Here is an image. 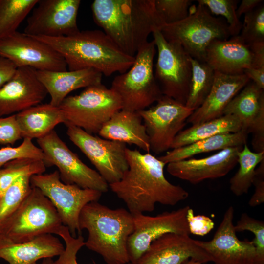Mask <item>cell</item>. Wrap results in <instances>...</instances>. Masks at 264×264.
<instances>
[{
    "label": "cell",
    "mask_w": 264,
    "mask_h": 264,
    "mask_svg": "<svg viewBox=\"0 0 264 264\" xmlns=\"http://www.w3.org/2000/svg\"><path fill=\"white\" fill-rule=\"evenodd\" d=\"M128 169L118 181L109 185L132 215L153 211L156 203L173 206L186 199L189 193L165 177L166 165L149 153L126 149Z\"/></svg>",
    "instance_id": "6da1fadb"
},
{
    "label": "cell",
    "mask_w": 264,
    "mask_h": 264,
    "mask_svg": "<svg viewBox=\"0 0 264 264\" xmlns=\"http://www.w3.org/2000/svg\"><path fill=\"white\" fill-rule=\"evenodd\" d=\"M93 19L125 54L135 57L149 35L165 25L154 0H95Z\"/></svg>",
    "instance_id": "7a4b0ae2"
},
{
    "label": "cell",
    "mask_w": 264,
    "mask_h": 264,
    "mask_svg": "<svg viewBox=\"0 0 264 264\" xmlns=\"http://www.w3.org/2000/svg\"><path fill=\"white\" fill-rule=\"evenodd\" d=\"M32 37L60 53L69 71L92 68L108 77L116 72H126L135 60V57L125 54L104 32L99 30L79 31L58 37Z\"/></svg>",
    "instance_id": "3957f363"
},
{
    "label": "cell",
    "mask_w": 264,
    "mask_h": 264,
    "mask_svg": "<svg viewBox=\"0 0 264 264\" xmlns=\"http://www.w3.org/2000/svg\"><path fill=\"white\" fill-rule=\"evenodd\" d=\"M79 226L81 231L86 229L88 233L85 246L100 255L107 264L130 263L127 242L134 230V221L128 210L91 202L82 209Z\"/></svg>",
    "instance_id": "277c9868"
},
{
    "label": "cell",
    "mask_w": 264,
    "mask_h": 264,
    "mask_svg": "<svg viewBox=\"0 0 264 264\" xmlns=\"http://www.w3.org/2000/svg\"><path fill=\"white\" fill-rule=\"evenodd\" d=\"M63 225L56 208L37 187L0 224V238L12 243L30 241L46 234H57Z\"/></svg>",
    "instance_id": "5b68a950"
},
{
    "label": "cell",
    "mask_w": 264,
    "mask_h": 264,
    "mask_svg": "<svg viewBox=\"0 0 264 264\" xmlns=\"http://www.w3.org/2000/svg\"><path fill=\"white\" fill-rule=\"evenodd\" d=\"M156 51L154 41L147 42L135 55L132 66L113 79L110 88L119 96L122 110L139 111L162 96L154 73Z\"/></svg>",
    "instance_id": "8992f818"
},
{
    "label": "cell",
    "mask_w": 264,
    "mask_h": 264,
    "mask_svg": "<svg viewBox=\"0 0 264 264\" xmlns=\"http://www.w3.org/2000/svg\"><path fill=\"white\" fill-rule=\"evenodd\" d=\"M197 2L193 13L179 22L164 25L160 31L167 41L179 44L191 57L205 62L206 49L213 41L231 36L224 19L214 16L204 5Z\"/></svg>",
    "instance_id": "52a82bcc"
},
{
    "label": "cell",
    "mask_w": 264,
    "mask_h": 264,
    "mask_svg": "<svg viewBox=\"0 0 264 264\" xmlns=\"http://www.w3.org/2000/svg\"><path fill=\"white\" fill-rule=\"evenodd\" d=\"M66 126L90 133H98L102 126L122 109L121 100L112 89L102 83L86 88L79 94L66 97L59 106Z\"/></svg>",
    "instance_id": "ba28073f"
},
{
    "label": "cell",
    "mask_w": 264,
    "mask_h": 264,
    "mask_svg": "<svg viewBox=\"0 0 264 264\" xmlns=\"http://www.w3.org/2000/svg\"><path fill=\"white\" fill-rule=\"evenodd\" d=\"M152 34L157 51L154 73L161 93L185 105L192 75L191 57L179 44L167 41L160 30Z\"/></svg>",
    "instance_id": "9c48e42d"
},
{
    "label": "cell",
    "mask_w": 264,
    "mask_h": 264,
    "mask_svg": "<svg viewBox=\"0 0 264 264\" xmlns=\"http://www.w3.org/2000/svg\"><path fill=\"white\" fill-rule=\"evenodd\" d=\"M31 186L39 189L56 208L63 225L76 237L81 234L79 217L83 207L91 202L98 201L102 193L93 189L82 188L75 184L63 183L58 170L46 174L32 176Z\"/></svg>",
    "instance_id": "30bf717a"
},
{
    "label": "cell",
    "mask_w": 264,
    "mask_h": 264,
    "mask_svg": "<svg viewBox=\"0 0 264 264\" xmlns=\"http://www.w3.org/2000/svg\"><path fill=\"white\" fill-rule=\"evenodd\" d=\"M44 154L46 167L56 166L64 183L105 193L109 184L95 170L83 162L59 137L55 130L37 139Z\"/></svg>",
    "instance_id": "8fae6325"
},
{
    "label": "cell",
    "mask_w": 264,
    "mask_h": 264,
    "mask_svg": "<svg viewBox=\"0 0 264 264\" xmlns=\"http://www.w3.org/2000/svg\"><path fill=\"white\" fill-rule=\"evenodd\" d=\"M155 103L138 112L146 128L150 151L160 154L171 148L175 138L194 110L163 95Z\"/></svg>",
    "instance_id": "7c38bea8"
},
{
    "label": "cell",
    "mask_w": 264,
    "mask_h": 264,
    "mask_svg": "<svg viewBox=\"0 0 264 264\" xmlns=\"http://www.w3.org/2000/svg\"><path fill=\"white\" fill-rule=\"evenodd\" d=\"M66 133L110 185L120 180L128 169L125 143L100 138L81 128L67 126Z\"/></svg>",
    "instance_id": "4fadbf2b"
},
{
    "label": "cell",
    "mask_w": 264,
    "mask_h": 264,
    "mask_svg": "<svg viewBox=\"0 0 264 264\" xmlns=\"http://www.w3.org/2000/svg\"><path fill=\"white\" fill-rule=\"evenodd\" d=\"M189 206L154 216L133 215L134 230L128 239L127 250L130 262L136 264L148 250L151 243L167 233L189 235L186 219Z\"/></svg>",
    "instance_id": "5bb4252c"
},
{
    "label": "cell",
    "mask_w": 264,
    "mask_h": 264,
    "mask_svg": "<svg viewBox=\"0 0 264 264\" xmlns=\"http://www.w3.org/2000/svg\"><path fill=\"white\" fill-rule=\"evenodd\" d=\"M0 55L10 60L17 67L27 66L42 71L67 70L65 59L54 49L18 31L0 40Z\"/></svg>",
    "instance_id": "9a60e30c"
},
{
    "label": "cell",
    "mask_w": 264,
    "mask_h": 264,
    "mask_svg": "<svg viewBox=\"0 0 264 264\" xmlns=\"http://www.w3.org/2000/svg\"><path fill=\"white\" fill-rule=\"evenodd\" d=\"M80 3V0H39L27 19L24 33L58 37L78 32L77 18Z\"/></svg>",
    "instance_id": "2e32d148"
},
{
    "label": "cell",
    "mask_w": 264,
    "mask_h": 264,
    "mask_svg": "<svg viewBox=\"0 0 264 264\" xmlns=\"http://www.w3.org/2000/svg\"><path fill=\"white\" fill-rule=\"evenodd\" d=\"M234 209L229 206L209 241L195 240L211 257L215 264H254L255 248L252 241L240 240L233 222Z\"/></svg>",
    "instance_id": "e0dca14e"
},
{
    "label": "cell",
    "mask_w": 264,
    "mask_h": 264,
    "mask_svg": "<svg viewBox=\"0 0 264 264\" xmlns=\"http://www.w3.org/2000/svg\"><path fill=\"white\" fill-rule=\"evenodd\" d=\"M47 94L36 69L17 67L11 78L0 88V117L41 104Z\"/></svg>",
    "instance_id": "ac0fdd59"
},
{
    "label": "cell",
    "mask_w": 264,
    "mask_h": 264,
    "mask_svg": "<svg viewBox=\"0 0 264 264\" xmlns=\"http://www.w3.org/2000/svg\"><path fill=\"white\" fill-rule=\"evenodd\" d=\"M243 146L226 148L202 158L170 162L167 164V171L172 176L194 184L205 179L220 178L237 165L238 154Z\"/></svg>",
    "instance_id": "d6986e66"
},
{
    "label": "cell",
    "mask_w": 264,
    "mask_h": 264,
    "mask_svg": "<svg viewBox=\"0 0 264 264\" xmlns=\"http://www.w3.org/2000/svg\"><path fill=\"white\" fill-rule=\"evenodd\" d=\"M189 235L166 233L154 241L135 264H183L190 259L202 264L212 262L209 255Z\"/></svg>",
    "instance_id": "ffe728a7"
},
{
    "label": "cell",
    "mask_w": 264,
    "mask_h": 264,
    "mask_svg": "<svg viewBox=\"0 0 264 264\" xmlns=\"http://www.w3.org/2000/svg\"><path fill=\"white\" fill-rule=\"evenodd\" d=\"M205 62L215 71L228 75H242L247 68H256L254 53L239 35L213 41L206 49Z\"/></svg>",
    "instance_id": "44dd1931"
},
{
    "label": "cell",
    "mask_w": 264,
    "mask_h": 264,
    "mask_svg": "<svg viewBox=\"0 0 264 264\" xmlns=\"http://www.w3.org/2000/svg\"><path fill=\"white\" fill-rule=\"evenodd\" d=\"M249 81L244 74L228 75L215 71L210 92L203 104L189 117L187 122L194 125L223 115L227 105Z\"/></svg>",
    "instance_id": "7402d4cb"
},
{
    "label": "cell",
    "mask_w": 264,
    "mask_h": 264,
    "mask_svg": "<svg viewBox=\"0 0 264 264\" xmlns=\"http://www.w3.org/2000/svg\"><path fill=\"white\" fill-rule=\"evenodd\" d=\"M64 248L60 240L51 234L21 243H12L0 238V259L8 264H37L40 259L59 256Z\"/></svg>",
    "instance_id": "603a6c76"
},
{
    "label": "cell",
    "mask_w": 264,
    "mask_h": 264,
    "mask_svg": "<svg viewBox=\"0 0 264 264\" xmlns=\"http://www.w3.org/2000/svg\"><path fill=\"white\" fill-rule=\"evenodd\" d=\"M39 81L50 95V104L59 107L73 90L101 83L102 74L88 68L74 71L36 70Z\"/></svg>",
    "instance_id": "cb8c5ba5"
},
{
    "label": "cell",
    "mask_w": 264,
    "mask_h": 264,
    "mask_svg": "<svg viewBox=\"0 0 264 264\" xmlns=\"http://www.w3.org/2000/svg\"><path fill=\"white\" fill-rule=\"evenodd\" d=\"M98 134L103 138L133 144L149 153L148 136L138 111L121 109L102 126Z\"/></svg>",
    "instance_id": "d4e9b609"
},
{
    "label": "cell",
    "mask_w": 264,
    "mask_h": 264,
    "mask_svg": "<svg viewBox=\"0 0 264 264\" xmlns=\"http://www.w3.org/2000/svg\"><path fill=\"white\" fill-rule=\"evenodd\" d=\"M21 137L37 139L45 135L60 123L65 122L59 107L50 103L39 104L16 114Z\"/></svg>",
    "instance_id": "484cf974"
},
{
    "label": "cell",
    "mask_w": 264,
    "mask_h": 264,
    "mask_svg": "<svg viewBox=\"0 0 264 264\" xmlns=\"http://www.w3.org/2000/svg\"><path fill=\"white\" fill-rule=\"evenodd\" d=\"M224 114L236 117L242 130L248 133L256 121L264 116V89L250 80L226 107Z\"/></svg>",
    "instance_id": "4316f807"
},
{
    "label": "cell",
    "mask_w": 264,
    "mask_h": 264,
    "mask_svg": "<svg viewBox=\"0 0 264 264\" xmlns=\"http://www.w3.org/2000/svg\"><path fill=\"white\" fill-rule=\"evenodd\" d=\"M247 132L243 130L234 133L217 134L189 145L173 149L158 158L165 164L190 158L201 153L221 150L230 147L243 146L246 144Z\"/></svg>",
    "instance_id": "83f0119b"
},
{
    "label": "cell",
    "mask_w": 264,
    "mask_h": 264,
    "mask_svg": "<svg viewBox=\"0 0 264 264\" xmlns=\"http://www.w3.org/2000/svg\"><path fill=\"white\" fill-rule=\"evenodd\" d=\"M242 130L241 122L236 117L224 114L213 119L192 125L189 128L180 131L175 138L171 148H179L217 134L237 132Z\"/></svg>",
    "instance_id": "f1b7e54d"
},
{
    "label": "cell",
    "mask_w": 264,
    "mask_h": 264,
    "mask_svg": "<svg viewBox=\"0 0 264 264\" xmlns=\"http://www.w3.org/2000/svg\"><path fill=\"white\" fill-rule=\"evenodd\" d=\"M264 159V152H252L247 144L243 145L238 156L239 168L230 179V189L236 196L248 193L253 184L256 169Z\"/></svg>",
    "instance_id": "f546056e"
},
{
    "label": "cell",
    "mask_w": 264,
    "mask_h": 264,
    "mask_svg": "<svg viewBox=\"0 0 264 264\" xmlns=\"http://www.w3.org/2000/svg\"><path fill=\"white\" fill-rule=\"evenodd\" d=\"M192 75L185 106L196 110L204 102L212 88L215 71L206 62L192 57Z\"/></svg>",
    "instance_id": "4dcf8cb0"
},
{
    "label": "cell",
    "mask_w": 264,
    "mask_h": 264,
    "mask_svg": "<svg viewBox=\"0 0 264 264\" xmlns=\"http://www.w3.org/2000/svg\"><path fill=\"white\" fill-rule=\"evenodd\" d=\"M39 0H0V40L15 32Z\"/></svg>",
    "instance_id": "1f68e13d"
},
{
    "label": "cell",
    "mask_w": 264,
    "mask_h": 264,
    "mask_svg": "<svg viewBox=\"0 0 264 264\" xmlns=\"http://www.w3.org/2000/svg\"><path fill=\"white\" fill-rule=\"evenodd\" d=\"M0 169V193L1 196L6 190L18 178L43 174L46 166L43 160L20 158L10 161Z\"/></svg>",
    "instance_id": "d6a6232c"
},
{
    "label": "cell",
    "mask_w": 264,
    "mask_h": 264,
    "mask_svg": "<svg viewBox=\"0 0 264 264\" xmlns=\"http://www.w3.org/2000/svg\"><path fill=\"white\" fill-rule=\"evenodd\" d=\"M30 176L17 179L4 192L0 201V224L20 205L31 189Z\"/></svg>",
    "instance_id": "836d02e7"
},
{
    "label": "cell",
    "mask_w": 264,
    "mask_h": 264,
    "mask_svg": "<svg viewBox=\"0 0 264 264\" xmlns=\"http://www.w3.org/2000/svg\"><path fill=\"white\" fill-rule=\"evenodd\" d=\"M239 36L249 46L264 43V3L252 11L244 14Z\"/></svg>",
    "instance_id": "e575fe53"
},
{
    "label": "cell",
    "mask_w": 264,
    "mask_h": 264,
    "mask_svg": "<svg viewBox=\"0 0 264 264\" xmlns=\"http://www.w3.org/2000/svg\"><path fill=\"white\" fill-rule=\"evenodd\" d=\"M197 2L204 5L211 13L224 18L231 36L238 35L242 23L236 13L239 0H198Z\"/></svg>",
    "instance_id": "d590c367"
},
{
    "label": "cell",
    "mask_w": 264,
    "mask_h": 264,
    "mask_svg": "<svg viewBox=\"0 0 264 264\" xmlns=\"http://www.w3.org/2000/svg\"><path fill=\"white\" fill-rule=\"evenodd\" d=\"M236 232L249 231L255 237L253 243L255 248L254 264H264V222L256 220L247 213L241 215L240 220L234 225Z\"/></svg>",
    "instance_id": "8d00e7d4"
},
{
    "label": "cell",
    "mask_w": 264,
    "mask_h": 264,
    "mask_svg": "<svg viewBox=\"0 0 264 264\" xmlns=\"http://www.w3.org/2000/svg\"><path fill=\"white\" fill-rule=\"evenodd\" d=\"M192 3L190 0H154V6L165 25H168L188 17Z\"/></svg>",
    "instance_id": "74e56055"
},
{
    "label": "cell",
    "mask_w": 264,
    "mask_h": 264,
    "mask_svg": "<svg viewBox=\"0 0 264 264\" xmlns=\"http://www.w3.org/2000/svg\"><path fill=\"white\" fill-rule=\"evenodd\" d=\"M20 158H30L44 161V154L40 147L35 145L31 139L24 138L23 142L16 147H5L0 149V169L5 164Z\"/></svg>",
    "instance_id": "f35d334b"
},
{
    "label": "cell",
    "mask_w": 264,
    "mask_h": 264,
    "mask_svg": "<svg viewBox=\"0 0 264 264\" xmlns=\"http://www.w3.org/2000/svg\"><path fill=\"white\" fill-rule=\"evenodd\" d=\"M65 243L64 250L54 261V264H78L77 254L79 250L85 246L84 237L81 234L77 237L72 236L68 228L62 225L57 233ZM93 264H96L94 263Z\"/></svg>",
    "instance_id": "ab89813d"
},
{
    "label": "cell",
    "mask_w": 264,
    "mask_h": 264,
    "mask_svg": "<svg viewBox=\"0 0 264 264\" xmlns=\"http://www.w3.org/2000/svg\"><path fill=\"white\" fill-rule=\"evenodd\" d=\"M21 138L15 114L0 117V144L13 145Z\"/></svg>",
    "instance_id": "60d3db41"
},
{
    "label": "cell",
    "mask_w": 264,
    "mask_h": 264,
    "mask_svg": "<svg viewBox=\"0 0 264 264\" xmlns=\"http://www.w3.org/2000/svg\"><path fill=\"white\" fill-rule=\"evenodd\" d=\"M190 233L198 236H204L214 227V222L209 217L203 215H194L193 210L188 209L186 215Z\"/></svg>",
    "instance_id": "b9f144b4"
},
{
    "label": "cell",
    "mask_w": 264,
    "mask_h": 264,
    "mask_svg": "<svg viewBox=\"0 0 264 264\" xmlns=\"http://www.w3.org/2000/svg\"><path fill=\"white\" fill-rule=\"evenodd\" d=\"M252 185L255 186V190L248 204L253 207L264 202V159L256 169Z\"/></svg>",
    "instance_id": "7bdbcfd3"
},
{
    "label": "cell",
    "mask_w": 264,
    "mask_h": 264,
    "mask_svg": "<svg viewBox=\"0 0 264 264\" xmlns=\"http://www.w3.org/2000/svg\"><path fill=\"white\" fill-rule=\"evenodd\" d=\"M17 68L10 60L0 55V88L11 78Z\"/></svg>",
    "instance_id": "ee69618b"
},
{
    "label": "cell",
    "mask_w": 264,
    "mask_h": 264,
    "mask_svg": "<svg viewBox=\"0 0 264 264\" xmlns=\"http://www.w3.org/2000/svg\"><path fill=\"white\" fill-rule=\"evenodd\" d=\"M243 74L258 87L264 89V67L248 68L244 70Z\"/></svg>",
    "instance_id": "f6af8a7d"
},
{
    "label": "cell",
    "mask_w": 264,
    "mask_h": 264,
    "mask_svg": "<svg viewBox=\"0 0 264 264\" xmlns=\"http://www.w3.org/2000/svg\"><path fill=\"white\" fill-rule=\"evenodd\" d=\"M263 3V0H242L237 9V15L240 18L242 15L252 11Z\"/></svg>",
    "instance_id": "bcb514c9"
},
{
    "label": "cell",
    "mask_w": 264,
    "mask_h": 264,
    "mask_svg": "<svg viewBox=\"0 0 264 264\" xmlns=\"http://www.w3.org/2000/svg\"><path fill=\"white\" fill-rule=\"evenodd\" d=\"M37 264H54V261L52 258H47L43 259L41 263Z\"/></svg>",
    "instance_id": "7dc6e473"
},
{
    "label": "cell",
    "mask_w": 264,
    "mask_h": 264,
    "mask_svg": "<svg viewBox=\"0 0 264 264\" xmlns=\"http://www.w3.org/2000/svg\"><path fill=\"white\" fill-rule=\"evenodd\" d=\"M183 264H202L200 262L193 259H190L189 260L184 262Z\"/></svg>",
    "instance_id": "c3c4849f"
},
{
    "label": "cell",
    "mask_w": 264,
    "mask_h": 264,
    "mask_svg": "<svg viewBox=\"0 0 264 264\" xmlns=\"http://www.w3.org/2000/svg\"><path fill=\"white\" fill-rule=\"evenodd\" d=\"M1 198V194L0 193V201Z\"/></svg>",
    "instance_id": "681fc988"
},
{
    "label": "cell",
    "mask_w": 264,
    "mask_h": 264,
    "mask_svg": "<svg viewBox=\"0 0 264 264\" xmlns=\"http://www.w3.org/2000/svg\"><path fill=\"white\" fill-rule=\"evenodd\" d=\"M127 264H132V263H131L130 262V263H128Z\"/></svg>",
    "instance_id": "f907efd6"
}]
</instances>
